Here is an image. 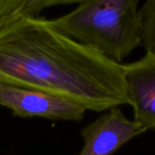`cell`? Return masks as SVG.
<instances>
[{"mask_svg":"<svg viewBox=\"0 0 155 155\" xmlns=\"http://www.w3.org/2000/svg\"><path fill=\"white\" fill-rule=\"evenodd\" d=\"M27 0H0V29L21 16Z\"/></svg>","mask_w":155,"mask_h":155,"instance_id":"obj_7","label":"cell"},{"mask_svg":"<svg viewBox=\"0 0 155 155\" xmlns=\"http://www.w3.org/2000/svg\"><path fill=\"white\" fill-rule=\"evenodd\" d=\"M85 0H27L21 15H39L44 10L61 5L80 4Z\"/></svg>","mask_w":155,"mask_h":155,"instance_id":"obj_8","label":"cell"},{"mask_svg":"<svg viewBox=\"0 0 155 155\" xmlns=\"http://www.w3.org/2000/svg\"><path fill=\"white\" fill-rule=\"evenodd\" d=\"M146 131L134 120L127 119L120 107L112 108L81 130L84 147L78 155H112Z\"/></svg>","mask_w":155,"mask_h":155,"instance_id":"obj_4","label":"cell"},{"mask_svg":"<svg viewBox=\"0 0 155 155\" xmlns=\"http://www.w3.org/2000/svg\"><path fill=\"white\" fill-rule=\"evenodd\" d=\"M124 81L134 120L155 130V54L146 52L138 61L124 64Z\"/></svg>","mask_w":155,"mask_h":155,"instance_id":"obj_5","label":"cell"},{"mask_svg":"<svg viewBox=\"0 0 155 155\" xmlns=\"http://www.w3.org/2000/svg\"><path fill=\"white\" fill-rule=\"evenodd\" d=\"M142 22V45L155 54V0H147L139 10Z\"/></svg>","mask_w":155,"mask_h":155,"instance_id":"obj_6","label":"cell"},{"mask_svg":"<svg viewBox=\"0 0 155 155\" xmlns=\"http://www.w3.org/2000/svg\"><path fill=\"white\" fill-rule=\"evenodd\" d=\"M0 105L17 117H41L52 121L81 122L86 109L61 96L40 90L0 83Z\"/></svg>","mask_w":155,"mask_h":155,"instance_id":"obj_3","label":"cell"},{"mask_svg":"<svg viewBox=\"0 0 155 155\" xmlns=\"http://www.w3.org/2000/svg\"><path fill=\"white\" fill-rule=\"evenodd\" d=\"M0 83L50 93L97 113L129 105L124 64L39 15H21L0 29Z\"/></svg>","mask_w":155,"mask_h":155,"instance_id":"obj_1","label":"cell"},{"mask_svg":"<svg viewBox=\"0 0 155 155\" xmlns=\"http://www.w3.org/2000/svg\"><path fill=\"white\" fill-rule=\"evenodd\" d=\"M139 0H85L51 24L110 58L121 62L142 45Z\"/></svg>","mask_w":155,"mask_h":155,"instance_id":"obj_2","label":"cell"}]
</instances>
